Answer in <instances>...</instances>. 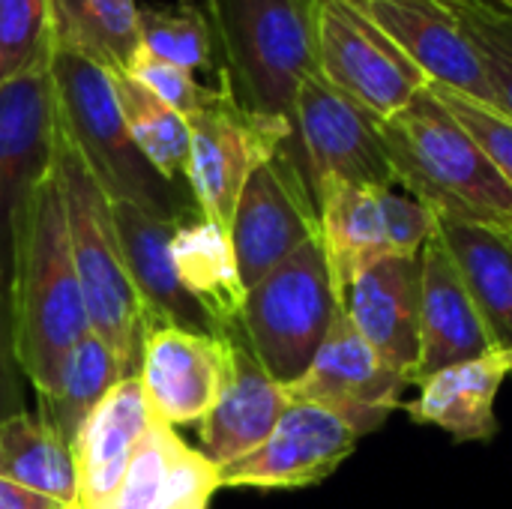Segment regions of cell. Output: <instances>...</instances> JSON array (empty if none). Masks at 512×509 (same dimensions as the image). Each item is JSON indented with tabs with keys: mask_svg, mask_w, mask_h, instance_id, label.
<instances>
[{
	"mask_svg": "<svg viewBox=\"0 0 512 509\" xmlns=\"http://www.w3.org/2000/svg\"><path fill=\"white\" fill-rule=\"evenodd\" d=\"M315 54L318 72L378 120L429 87L420 66L354 0H315Z\"/></svg>",
	"mask_w": 512,
	"mask_h": 509,
	"instance_id": "7",
	"label": "cell"
},
{
	"mask_svg": "<svg viewBox=\"0 0 512 509\" xmlns=\"http://www.w3.org/2000/svg\"><path fill=\"white\" fill-rule=\"evenodd\" d=\"M231 369V339L180 327L141 330L138 384L150 414L162 423H201L216 405Z\"/></svg>",
	"mask_w": 512,
	"mask_h": 509,
	"instance_id": "14",
	"label": "cell"
},
{
	"mask_svg": "<svg viewBox=\"0 0 512 509\" xmlns=\"http://www.w3.org/2000/svg\"><path fill=\"white\" fill-rule=\"evenodd\" d=\"M171 261L183 288L210 315L219 333L240 330L246 288L237 273L228 231L204 216L177 225L171 234Z\"/></svg>",
	"mask_w": 512,
	"mask_h": 509,
	"instance_id": "23",
	"label": "cell"
},
{
	"mask_svg": "<svg viewBox=\"0 0 512 509\" xmlns=\"http://www.w3.org/2000/svg\"><path fill=\"white\" fill-rule=\"evenodd\" d=\"M114 225L126 270L141 303V330L180 327L189 333L222 336L210 315L183 288L171 261V234L177 225L156 219L132 204H114Z\"/></svg>",
	"mask_w": 512,
	"mask_h": 509,
	"instance_id": "18",
	"label": "cell"
},
{
	"mask_svg": "<svg viewBox=\"0 0 512 509\" xmlns=\"http://www.w3.org/2000/svg\"><path fill=\"white\" fill-rule=\"evenodd\" d=\"M510 372L512 351L492 348L423 378L417 399L405 411L414 423L438 426L456 441H492L498 435L495 402Z\"/></svg>",
	"mask_w": 512,
	"mask_h": 509,
	"instance_id": "21",
	"label": "cell"
},
{
	"mask_svg": "<svg viewBox=\"0 0 512 509\" xmlns=\"http://www.w3.org/2000/svg\"><path fill=\"white\" fill-rule=\"evenodd\" d=\"M51 171L60 186L69 249L90 330L114 351L126 375L138 372L141 360V303L135 297L120 234L114 225V204L87 171L75 144L57 120V144Z\"/></svg>",
	"mask_w": 512,
	"mask_h": 509,
	"instance_id": "5",
	"label": "cell"
},
{
	"mask_svg": "<svg viewBox=\"0 0 512 509\" xmlns=\"http://www.w3.org/2000/svg\"><path fill=\"white\" fill-rule=\"evenodd\" d=\"M339 297L321 240H309L246 291L240 330L279 384H294L312 366Z\"/></svg>",
	"mask_w": 512,
	"mask_h": 509,
	"instance_id": "6",
	"label": "cell"
},
{
	"mask_svg": "<svg viewBox=\"0 0 512 509\" xmlns=\"http://www.w3.org/2000/svg\"><path fill=\"white\" fill-rule=\"evenodd\" d=\"M66 509H78V507H75V504H72V507H66Z\"/></svg>",
	"mask_w": 512,
	"mask_h": 509,
	"instance_id": "41",
	"label": "cell"
},
{
	"mask_svg": "<svg viewBox=\"0 0 512 509\" xmlns=\"http://www.w3.org/2000/svg\"><path fill=\"white\" fill-rule=\"evenodd\" d=\"M24 372L18 360L15 309H12V279L0 273V420L24 411Z\"/></svg>",
	"mask_w": 512,
	"mask_h": 509,
	"instance_id": "36",
	"label": "cell"
},
{
	"mask_svg": "<svg viewBox=\"0 0 512 509\" xmlns=\"http://www.w3.org/2000/svg\"><path fill=\"white\" fill-rule=\"evenodd\" d=\"M360 435L333 411L291 399L270 438L249 456L219 468L222 489H306L327 480Z\"/></svg>",
	"mask_w": 512,
	"mask_h": 509,
	"instance_id": "13",
	"label": "cell"
},
{
	"mask_svg": "<svg viewBox=\"0 0 512 509\" xmlns=\"http://www.w3.org/2000/svg\"><path fill=\"white\" fill-rule=\"evenodd\" d=\"M0 509H66L60 501H51L45 495H36L30 489H21L18 483L0 477Z\"/></svg>",
	"mask_w": 512,
	"mask_h": 509,
	"instance_id": "37",
	"label": "cell"
},
{
	"mask_svg": "<svg viewBox=\"0 0 512 509\" xmlns=\"http://www.w3.org/2000/svg\"><path fill=\"white\" fill-rule=\"evenodd\" d=\"M174 509H210V504H186V507H174Z\"/></svg>",
	"mask_w": 512,
	"mask_h": 509,
	"instance_id": "38",
	"label": "cell"
},
{
	"mask_svg": "<svg viewBox=\"0 0 512 509\" xmlns=\"http://www.w3.org/2000/svg\"><path fill=\"white\" fill-rule=\"evenodd\" d=\"M429 78L474 102L495 108L483 60L462 30L453 3L438 0H354Z\"/></svg>",
	"mask_w": 512,
	"mask_h": 509,
	"instance_id": "15",
	"label": "cell"
},
{
	"mask_svg": "<svg viewBox=\"0 0 512 509\" xmlns=\"http://www.w3.org/2000/svg\"><path fill=\"white\" fill-rule=\"evenodd\" d=\"M114 96L129 135L150 159V165L171 183L186 186L189 168V120L153 96L129 72H111Z\"/></svg>",
	"mask_w": 512,
	"mask_h": 509,
	"instance_id": "28",
	"label": "cell"
},
{
	"mask_svg": "<svg viewBox=\"0 0 512 509\" xmlns=\"http://www.w3.org/2000/svg\"><path fill=\"white\" fill-rule=\"evenodd\" d=\"M291 153L312 189L324 183L393 189L396 171L381 135V120L336 90L321 72L297 93Z\"/></svg>",
	"mask_w": 512,
	"mask_h": 509,
	"instance_id": "8",
	"label": "cell"
},
{
	"mask_svg": "<svg viewBox=\"0 0 512 509\" xmlns=\"http://www.w3.org/2000/svg\"><path fill=\"white\" fill-rule=\"evenodd\" d=\"M288 144L252 171L228 228L246 291L300 246L318 240V204Z\"/></svg>",
	"mask_w": 512,
	"mask_h": 509,
	"instance_id": "10",
	"label": "cell"
},
{
	"mask_svg": "<svg viewBox=\"0 0 512 509\" xmlns=\"http://www.w3.org/2000/svg\"><path fill=\"white\" fill-rule=\"evenodd\" d=\"M129 75L135 81H141L165 105H171L177 114H183L186 120L192 114L204 111L219 96V90H222V81L219 84H201L192 72H186L180 66H171L165 60H156V57H150L144 51L129 66Z\"/></svg>",
	"mask_w": 512,
	"mask_h": 509,
	"instance_id": "34",
	"label": "cell"
},
{
	"mask_svg": "<svg viewBox=\"0 0 512 509\" xmlns=\"http://www.w3.org/2000/svg\"><path fill=\"white\" fill-rule=\"evenodd\" d=\"M387 252L396 258H417L438 231V216L414 195H399L396 186L381 192Z\"/></svg>",
	"mask_w": 512,
	"mask_h": 509,
	"instance_id": "35",
	"label": "cell"
},
{
	"mask_svg": "<svg viewBox=\"0 0 512 509\" xmlns=\"http://www.w3.org/2000/svg\"><path fill=\"white\" fill-rule=\"evenodd\" d=\"M339 306L396 372L420 384V255L381 258L345 288Z\"/></svg>",
	"mask_w": 512,
	"mask_h": 509,
	"instance_id": "16",
	"label": "cell"
},
{
	"mask_svg": "<svg viewBox=\"0 0 512 509\" xmlns=\"http://www.w3.org/2000/svg\"><path fill=\"white\" fill-rule=\"evenodd\" d=\"M12 309L21 372L42 396L54 384L63 354L90 333L54 171L36 183L18 225Z\"/></svg>",
	"mask_w": 512,
	"mask_h": 509,
	"instance_id": "2",
	"label": "cell"
},
{
	"mask_svg": "<svg viewBox=\"0 0 512 509\" xmlns=\"http://www.w3.org/2000/svg\"><path fill=\"white\" fill-rule=\"evenodd\" d=\"M138 36L144 54L180 66L192 75L207 72L219 81V69L213 66L216 36L204 3H144L138 6Z\"/></svg>",
	"mask_w": 512,
	"mask_h": 509,
	"instance_id": "29",
	"label": "cell"
},
{
	"mask_svg": "<svg viewBox=\"0 0 512 509\" xmlns=\"http://www.w3.org/2000/svg\"><path fill=\"white\" fill-rule=\"evenodd\" d=\"M438 3H459V0H438Z\"/></svg>",
	"mask_w": 512,
	"mask_h": 509,
	"instance_id": "39",
	"label": "cell"
},
{
	"mask_svg": "<svg viewBox=\"0 0 512 509\" xmlns=\"http://www.w3.org/2000/svg\"><path fill=\"white\" fill-rule=\"evenodd\" d=\"M432 87V84H429ZM432 93L450 108V114L468 129V135L480 144V150L492 159V165L504 174L512 186V120L504 117L498 108H489L483 102H474L462 93H453L447 87H432Z\"/></svg>",
	"mask_w": 512,
	"mask_h": 509,
	"instance_id": "33",
	"label": "cell"
},
{
	"mask_svg": "<svg viewBox=\"0 0 512 509\" xmlns=\"http://www.w3.org/2000/svg\"><path fill=\"white\" fill-rule=\"evenodd\" d=\"M183 438L162 420H150L147 432L135 444L129 471L123 477V486L114 498L111 509H159L168 468L174 459V450Z\"/></svg>",
	"mask_w": 512,
	"mask_h": 509,
	"instance_id": "32",
	"label": "cell"
},
{
	"mask_svg": "<svg viewBox=\"0 0 512 509\" xmlns=\"http://www.w3.org/2000/svg\"><path fill=\"white\" fill-rule=\"evenodd\" d=\"M219 81L252 114L294 129L297 93L318 72L315 0H204Z\"/></svg>",
	"mask_w": 512,
	"mask_h": 509,
	"instance_id": "3",
	"label": "cell"
},
{
	"mask_svg": "<svg viewBox=\"0 0 512 509\" xmlns=\"http://www.w3.org/2000/svg\"><path fill=\"white\" fill-rule=\"evenodd\" d=\"M51 0H0V84L51 66Z\"/></svg>",
	"mask_w": 512,
	"mask_h": 509,
	"instance_id": "30",
	"label": "cell"
},
{
	"mask_svg": "<svg viewBox=\"0 0 512 509\" xmlns=\"http://www.w3.org/2000/svg\"><path fill=\"white\" fill-rule=\"evenodd\" d=\"M507 6H510V3H507Z\"/></svg>",
	"mask_w": 512,
	"mask_h": 509,
	"instance_id": "42",
	"label": "cell"
},
{
	"mask_svg": "<svg viewBox=\"0 0 512 509\" xmlns=\"http://www.w3.org/2000/svg\"><path fill=\"white\" fill-rule=\"evenodd\" d=\"M381 135L396 186L423 201L438 222L483 225L512 237V186L432 87L381 120Z\"/></svg>",
	"mask_w": 512,
	"mask_h": 509,
	"instance_id": "1",
	"label": "cell"
},
{
	"mask_svg": "<svg viewBox=\"0 0 512 509\" xmlns=\"http://www.w3.org/2000/svg\"><path fill=\"white\" fill-rule=\"evenodd\" d=\"M408 387L411 381L357 333L339 306L312 366L288 384V396L333 411L363 438L390 420Z\"/></svg>",
	"mask_w": 512,
	"mask_h": 509,
	"instance_id": "11",
	"label": "cell"
},
{
	"mask_svg": "<svg viewBox=\"0 0 512 509\" xmlns=\"http://www.w3.org/2000/svg\"><path fill=\"white\" fill-rule=\"evenodd\" d=\"M453 9L483 60L495 108L512 120V6L501 0H459Z\"/></svg>",
	"mask_w": 512,
	"mask_h": 509,
	"instance_id": "31",
	"label": "cell"
},
{
	"mask_svg": "<svg viewBox=\"0 0 512 509\" xmlns=\"http://www.w3.org/2000/svg\"><path fill=\"white\" fill-rule=\"evenodd\" d=\"M438 234L462 270L492 348L512 351V240L465 222H438Z\"/></svg>",
	"mask_w": 512,
	"mask_h": 509,
	"instance_id": "24",
	"label": "cell"
},
{
	"mask_svg": "<svg viewBox=\"0 0 512 509\" xmlns=\"http://www.w3.org/2000/svg\"><path fill=\"white\" fill-rule=\"evenodd\" d=\"M54 54L81 57L105 72H129L141 54L135 0H51Z\"/></svg>",
	"mask_w": 512,
	"mask_h": 509,
	"instance_id": "25",
	"label": "cell"
},
{
	"mask_svg": "<svg viewBox=\"0 0 512 509\" xmlns=\"http://www.w3.org/2000/svg\"><path fill=\"white\" fill-rule=\"evenodd\" d=\"M501 3H510V6H512V0H501Z\"/></svg>",
	"mask_w": 512,
	"mask_h": 509,
	"instance_id": "40",
	"label": "cell"
},
{
	"mask_svg": "<svg viewBox=\"0 0 512 509\" xmlns=\"http://www.w3.org/2000/svg\"><path fill=\"white\" fill-rule=\"evenodd\" d=\"M291 138L294 129L288 123L246 111L222 84L219 96L189 117L186 186L198 213L228 231L252 171L273 159Z\"/></svg>",
	"mask_w": 512,
	"mask_h": 509,
	"instance_id": "9",
	"label": "cell"
},
{
	"mask_svg": "<svg viewBox=\"0 0 512 509\" xmlns=\"http://www.w3.org/2000/svg\"><path fill=\"white\" fill-rule=\"evenodd\" d=\"M420 342V381L492 351L477 303L438 231L420 252Z\"/></svg>",
	"mask_w": 512,
	"mask_h": 509,
	"instance_id": "19",
	"label": "cell"
},
{
	"mask_svg": "<svg viewBox=\"0 0 512 509\" xmlns=\"http://www.w3.org/2000/svg\"><path fill=\"white\" fill-rule=\"evenodd\" d=\"M57 96L51 66L0 84V273L12 279L15 237L36 183L51 171Z\"/></svg>",
	"mask_w": 512,
	"mask_h": 509,
	"instance_id": "12",
	"label": "cell"
},
{
	"mask_svg": "<svg viewBox=\"0 0 512 509\" xmlns=\"http://www.w3.org/2000/svg\"><path fill=\"white\" fill-rule=\"evenodd\" d=\"M381 192L372 186L324 183L315 192L318 204V240L324 246L336 297L372 264L387 258L384 207Z\"/></svg>",
	"mask_w": 512,
	"mask_h": 509,
	"instance_id": "22",
	"label": "cell"
},
{
	"mask_svg": "<svg viewBox=\"0 0 512 509\" xmlns=\"http://www.w3.org/2000/svg\"><path fill=\"white\" fill-rule=\"evenodd\" d=\"M0 477L60 501L63 507H72L78 495L72 450L39 414L30 411L0 420Z\"/></svg>",
	"mask_w": 512,
	"mask_h": 509,
	"instance_id": "27",
	"label": "cell"
},
{
	"mask_svg": "<svg viewBox=\"0 0 512 509\" xmlns=\"http://www.w3.org/2000/svg\"><path fill=\"white\" fill-rule=\"evenodd\" d=\"M123 378L129 375L123 372L114 351L102 342V336L90 330L78 345H72L63 354L54 384L48 387V393L39 396V408H42L39 417L72 450L84 420Z\"/></svg>",
	"mask_w": 512,
	"mask_h": 509,
	"instance_id": "26",
	"label": "cell"
},
{
	"mask_svg": "<svg viewBox=\"0 0 512 509\" xmlns=\"http://www.w3.org/2000/svg\"><path fill=\"white\" fill-rule=\"evenodd\" d=\"M153 414L144 402L138 375L123 378L84 420L75 444V480H78V509H111L123 477L129 471L135 444L147 432Z\"/></svg>",
	"mask_w": 512,
	"mask_h": 509,
	"instance_id": "20",
	"label": "cell"
},
{
	"mask_svg": "<svg viewBox=\"0 0 512 509\" xmlns=\"http://www.w3.org/2000/svg\"><path fill=\"white\" fill-rule=\"evenodd\" d=\"M228 339H231L228 381L210 414L198 423L201 453L216 468H225L255 453L270 438L279 417L291 405L288 387L270 378V372L249 348L243 330L228 333Z\"/></svg>",
	"mask_w": 512,
	"mask_h": 509,
	"instance_id": "17",
	"label": "cell"
},
{
	"mask_svg": "<svg viewBox=\"0 0 512 509\" xmlns=\"http://www.w3.org/2000/svg\"><path fill=\"white\" fill-rule=\"evenodd\" d=\"M51 81L57 120L111 204H132L171 225L201 216L189 186L165 180L129 135L111 72L57 51L51 57Z\"/></svg>",
	"mask_w": 512,
	"mask_h": 509,
	"instance_id": "4",
	"label": "cell"
}]
</instances>
